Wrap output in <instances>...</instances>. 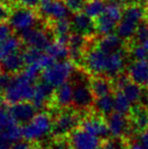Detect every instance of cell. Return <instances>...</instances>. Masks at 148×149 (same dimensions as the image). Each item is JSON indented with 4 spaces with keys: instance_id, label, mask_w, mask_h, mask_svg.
<instances>
[{
    "instance_id": "obj_27",
    "label": "cell",
    "mask_w": 148,
    "mask_h": 149,
    "mask_svg": "<svg viewBox=\"0 0 148 149\" xmlns=\"http://www.w3.org/2000/svg\"><path fill=\"white\" fill-rule=\"evenodd\" d=\"M106 8V0H87L83 11L94 19L101 13H104Z\"/></svg>"
},
{
    "instance_id": "obj_42",
    "label": "cell",
    "mask_w": 148,
    "mask_h": 149,
    "mask_svg": "<svg viewBox=\"0 0 148 149\" xmlns=\"http://www.w3.org/2000/svg\"><path fill=\"white\" fill-rule=\"evenodd\" d=\"M141 0H124L126 5H130V4H138Z\"/></svg>"
},
{
    "instance_id": "obj_43",
    "label": "cell",
    "mask_w": 148,
    "mask_h": 149,
    "mask_svg": "<svg viewBox=\"0 0 148 149\" xmlns=\"http://www.w3.org/2000/svg\"><path fill=\"white\" fill-rule=\"evenodd\" d=\"M33 149H48V148H44L43 146L39 145V144H38V145H34V144H33Z\"/></svg>"
},
{
    "instance_id": "obj_4",
    "label": "cell",
    "mask_w": 148,
    "mask_h": 149,
    "mask_svg": "<svg viewBox=\"0 0 148 149\" xmlns=\"http://www.w3.org/2000/svg\"><path fill=\"white\" fill-rule=\"evenodd\" d=\"M146 10L138 4H130L124 8L122 19L117 26V33L125 42H132L139 24L144 19Z\"/></svg>"
},
{
    "instance_id": "obj_10",
    "label": "cell",
    "mask_w": 148,
    "mask_h": 149,
    "mask_svg": "<svg viewBox=\"0 0 148 149\" xmlns=\"http://www.w3.org/2000/svg\"><path fill=\"white\" fill-rule=\"evenodd\" d=\"M79 127L83 128L87 132L101 138L104 141L111 137L107 118L104 117L103 115L97 114V112H94L93 114L89 113L85 116H82Z\"/></svg>"
},
{
    "instance_id": "obj_24",
    "label": "cell",
    "mask_w": 148,
    "mask_h": 149,
    "mask_svg": "<svg viewBox=\"0 0 148 149\" xmlns=\"http://www.w3.org/2000/svg\"><path fill=\"white\" fill-rule=\"evenodd\" d=\"M22 45H24V44L22 41L20 37L11 36L7 40H5L3 43L0 44V62L7 56L11 55L12 53L19 51Z\"/></svg>"
},
{
    "instance_id": "obj_26",
    "label": "cell",
    "mask_w": 148,
    "mask_h": 149,
    "mask_svg": "<svg viewBox=\"0 0 148 149\" xmlns=\"http://www.w3.org/2000/svg\"><path fill=\"white\" fill-rule=\"evenodd\" d=\"M46 53L51 55L56 60H66L70 57V52L68 45H65L60 42H52L50 46L46 50Z\"/></svg>"
},
{
    "instance_id": "obj_3",
    "label": "cell",
    "mask_w": 148,
    "mask_h": 149,
    "mask_svg": "<svg viewBox=\"0 0 148 149\" xmlns=\"http://www.w3.org/2000/svg\"><path fill=\"white\" fill-rule=\"evenodd\" d=\"M54 118L48 112H39L35 117L22 125V137L32 143H38L53 132Z\"/></svg>"
},
{
    "instance_id": "obj_11",
    "label": "cell",
    "mask_w": 148,
    "mask_h": 149,
    "mask_svg": "<svg viewBox=\"0 0 148 149\" xmlns=\"http://www.w3.org/2000/svg\"><path fill=\"white\" fill-rule=\"evenodd\" d=\"M73 149H101L104 140L92 135L81 127H77L68 135Z\"/></svg>"
},
{
    "instance_id": "obj_46",
    "label": "cell",
    "mask_w": 148,
    "mask_h": 149,
    "mask_svg": "<svg viewBox=\"0 0 148 149\" xmlns=\"http://www.w3.org/2000/svg\"></svg>"
},
{
    "instance_id": "obj_28",
    "label": "cell",
    "mask_w": 148,
    "mask_h": 149,
    "mask_svg": "<svg viewBox=\"0 0 148 149\" xmlns=\"http://www.w3.org/2000/svg\"><path fill=\"white\" fill-rule=\"evenodd\" d=\"M16 121L10 114L9 109L6 106V104H2L0 107V135L5 133Z\"/></svg>"
},
{
    "instance_id": "obj_15",
    "label": "cell",
    "mask_w": 148,
    "mask_h": 149,
    "mask_svg": "<svg viewBox=\"0 0 148 149\" xmlns=\"http://www.w3.org/2000/svg\"><path fill=\"white\" fill-rule=\"evenodd\" d=\"M54 91H55V87L41 79L40 81H37L36 85H35V91L32 102L36 106L38 110H42L46 107L49 108L51 104Z\"/></svg>"
},
{
    "instance_id": "obj_40",
    "label": "cell",
    "mask_w": 148,
    "mask_h": 149,
    "mask_svg": "<svg viewBox=\"0 0 148 149\" xmlns=\"http://www.w3.org/2000/svg\"><path fill=\"white\" fill-rule=\"evenodd\" d=\"M11 149H33V143L32 142H28L26 140L24 141H16L12 144Z\"/></svg>"
},
{
    "instance_id": "obj_32",
    "label": "cell",
    "mask_w": 148,
    "mask_h": 149,
    "mask_svg": "<svg viewBox=\"0 0 148 149\" xmlns=\"http://www.w3.org/2000/svg\"><path fill=\"white\" fill-rule=\"evenodd\" d=\"M12 33H13V29L11 28L9 22H6L5 20L0 22V44L11 37Z\"/></svg>"
},
{
    "instance_id": "obj_12",
    "label": "cell",
    "mask_w": 148,
    "mask_h": 149,
    "mask_svg": "<svg viewBox=\"0 0 148 149\" xmlns=\"http://www.w3.org/2000/svg\"><path fill=\"white\" fill-rule=\"evenodd\" d=\"M110 135L115 139H124L128 137L131 131L130 122L127 115H123L118 112H113L107 117Z\"/></svg>"
},
{
    "instance_id": "obj_13",
    "label": "cell",
    "mask_w": 148,
    "mask_h": 149,
    "mask_svg": "<svg viewBox=\"0 0 148 149\" xmlns=\"http://www.w3.org/2000/svg\"><path fill=\"white\" fill-rule=\"evenodd\" d=\"M71 106H73V85L71 81H67L55 88L49 109L59 111Z\"/></svg>"
},
{
    "instance_id": "obj_30",
    "label": "cell",
    "mask_w": 148,
    "mask_h": 149,
    "mask_svg": "<svg viewBox=\"0 0 148 149\" xmlns=\"http://www.w3.org/2000/svg\"><path fill=\"white\" fill-rule=\"evenodd\" d=\"M148 40V20L142 19L139 24L137 31L134 36L135 43H143Z\"/></svg>"
},
{
    "instance_id": "obj_36",
    "label": "cell",
    "mask_w": 148,
    "mask_h": 149,
    "mask_svg": "<svg viewBox=\"0 0 148 149\" xmlns=\"http://www.w3.org/2000/svg\"><path fill=\"white\" fill-rule=\"evenodd\" d=\"M125 143V147L126 149H143L142 145L138 142L137 139H133L130 137H126L123 139Z\"/></svg>"
},
{
    "instance_id": "obj_16",
    "label": "cell",
    "mask_w": 148,
    "mask_h": 149,
    "mask_svg": "<svg viewBox=\"0 0 148 149\" xmlns=\"http://www.w3.org/2000/svg\"><path fill=\"white\" fill-rule=\"evenodd\" d=\"M10 114L14 118L16 122L20 125H24L35 117L38 113V109L36 108L32 102H20L13 104H9L8 107Z\"/></svg>"
},
{
    "instance_id": "obj_31",
    "label": "cell",
    "mask_w": 148,
    "mask_h": 149,
    "mask_svg": "<svg viewBox=\"0 0 148 149\" xmlns=\"http://www.w3.org/2000/svg\"><path fill=\"white\" fill-rule=\"evenodd\" d=\"M48 149H73L67 137H54Z\"/></svg>"
},
{
    "instance_id": "obj_6",
    "label": "cell",
    "mask_w": 148,
    "mask_h": 149,
    "mask_svg": "<svg viewBox=\"0 0 148 149\" xmlns=\"http://www.w3.org/2000/svg\"><path fill=\"white\" fill-rule=\"evenodd\" d=\"M74 69V62L72 60L56 61L54 64L42 71L41 79L56 88L69 81Z\"/></svg>"
},
{
    "instance_id": "obj_41",
    "label": "cell",
    "mask_w": 148,
    "mask_h": 149,
    "mask_svg": "<svg viewBox=\"0 0 148 149\" xmlns=\"http://www.w3.org/2000/svg\"><path fill=\"white\" fill-rule=\"evenodd\" d=\"M12 144L9 140H7L5 137L0 135V149H11Z\"/></svg>"
},
{
    "instance_id": "obj_18",
    "label": "cell",
    "mask_w": 148,
    "mask_h": 149,
    "mask_svg": "<svg viewBox=\"0 0 148 149\" xmlns=\"http://www.w3.org/2000/svg\"><path fill=\"white\" fill-rule=\"evenodd\" d=\"M72 31L77 33H81L86 37L94 36L97 33L94 28L93 18L88 16L84 11L75 12L71 17Z\"/></svg>"
},
{
    "instance_id": "obj_34",
    "label": "cell",
    "mask_w": 148,
    "mask_h": 149,
    "mask_svg": "<svg viewBox=\"0 0 148 149\" xmlns=\"http://www.w3.org/2000/svg\"><path fill=\"white\" fill-rule=\"evenodd\" d=\"M63 1L66 3L68 8L71 10V12L75 13V12L82 11L87 0H63Z\"/></svg>"
},
{
    "instance_id": "obj_17",
    "label": "cell",
    "mask_w": 148,
    "mask_h": 149,
    "mask_svg": "<svg viewBox=\"0 0 148 149\" xmlns=\"http://www.w3.org/2000/svg\"><path fill=\"white\" fill-rule=\"evenodd\" d=\"M127 74L133 82L148 88V61L135 60L128 66Z\"/></svg>"
},
{
    "instance_id": "obj_2",
    "label": "cell",
    "mask_w": 148,
    "mask_h": 149,
    "mask_svg": "<svg viewBox=\"0 0 148 149\" xmlns=\"http://www.w3.org/2000/svg\"><path fill=\"white\" fill-rule=\"evenodd\" d=\"M36 82L31 80L22 72L12 75L9 84L2 92L4 102L13 104L20 102H32Z\"/></svg>"
},
{
    "instance_id": "obj_20",
    "label": "cell",
    "mask_w": 148,
    "mask_h": 149,
    "mask_svg": "<svg viewBox=\"0 0 148 149\" xmlns=\"http://www.w3.org/2000/svg\"><path fill=\"white\" fill-rule=\"evenodd\" d=\"M95 44L105 53L111 54L114 52L125 49V41L118 33H109V35L101 36L99 39L95 40Z\"/></svg>"
},
{
    "instance_id": "obj_7",
    "label": "cell",
    "mask_w": 148,
    "mask_h": 149,
    "mask_svg": "<svg viewBox=\"0 0 148 149\" xmlns=\"http://www.w3.org/2000/svg\"><path fill=\"white\" fill-rule=\"evenodd\" d=\"M40 16L34 8L26 7V6L17 5L12 8L10 15L8 17V22L13 29V31L22 33V31L36 26Z\"/></svg>"
},
{
    "instance_id": "obj_9",
    "label": "cell",
    "mask_w": 148,
    "mask_h": 149,
    "mask_svg": "<svg viewBox=\"0 0 148 149\" xmlns=\"http://www.w3.org/2000/svg\"><path fill=\"white\" fill-rule=\"evenodd\" d=\"M37 8L40 18L45 19V22L69 17L71 14L63 0H41Z\"/></svg>"
},
{
    "instance_id": "obj_22",
    "label": "cell",
    "mask_w": 148,
    "mask_h": 149,
    "mask_svg": "<svg viewBox=\"0 0 148 149\" xmlns=\"http://www.w3.org/2000/svg\"><path fill=\"white\" fill-rule=\"evenodd\" d=\"M93 22H94L95 31H97V35L101 36L109 35V33H114V31L116 30L119 24L118 22H116L112 17H110L105 12L101 13V15H99L97 17H95L93 19Z\"/></svg>"
},
{
    "instance_id": "obj_29",
    "label": "cell",
    "mask_w": 148,
    "mask_h": 149,
    "mask_svg": "<svg viewBox=\"0 0 148 149\" xmlns=\"http://www.w3.org/2000/svg\"><path fill=\"white\" fill-rule=\"evenodd\" d=\"M22 57H24V62H26V65H28L38 61V59H39L42 56V54H43V51L35 47H28V48H26V49H24V51H22Z\"/></svg>"
},
{
    "instance_id": "obj_37",
    "label": "cell",
    "mask_w": 148,
    "mask_h": 149,
    "mask_svg": "<svg viewBox=\"0 0 148 149\" xmlns=\"http://www.w3.org/2000/svg\"><path fill=\"white\" fill-rule=\"evenodd\" d=\"M11 9V6L8 4L0 3V22H4L5 19H8Z\"/></svg>"
},
{
    "instance_id": "obj_35",
    "label": "cell",
    "mask_w": 148,
    "mask_h": 149,
    "mask_svg": "<svg viewBox=\"0 0 148 149\" xmlns=\"http://www.w3.org/2000/svg\"><path fill=\"white\" fill-rule=\"evenodd\" d=\"M11 78H12V74H9V73L0 70V92L1 93L7 87V85L9 84Z\"/></svg>"
},
{
    "instance_id": "obj_33",
    "label": "cell",
    "mask_w": 148,
    "mask_h": 149,
    "mask_svg": "<svg viewBox=\"0 0 148 149\" xmlns=\"http://www.w3.org/2000/svg\"><path fill=\"white\" fill-rule=\"evenodd\" d=\"M101 149H126L123 139H107L104 141Z\"/></svg>"
},
{
    "instance_id": "obj_5",
    "label": "cell",
    "mask_w": 148,
    "mask_h": 149,
    "mask_svg": "<svg viewBox=\"0 0 148 149\" xmlns=\"http://www.w3.org/2000/svg\"><path fill=\"white\" fill-rule=\"evenodd\" d=\"M79 111L75 108H66L59 110L54 117L53 137H67L74 129L79 127L81 121Z\"/></svg>"
},
{
    "instance_id": "obj_38",
    "label": "cell",
    "mask_w": 148,
    "mask_h": 149,
    "mask_svg": "<svg viewBox=\"0 0 148 149\" xmlns=\"http://www.w3.org/2000/svg\"><path fill=\"white\" fill-rule=\"evenodd\" d=\"M17 5L20 6H26V7L30 8H36L39 5L41 0H14Z\"/></svg>"
},
{
    "instance_id": "obj_21",
    "label": "cell",
    "mask_w": 148,
    "mask_h": 149,
    "mask_svg": "<svg viewBox=\"0 0 148 149\" xmlns=\"http://www.w3.org/2000/svg\"><path fill=\"white\" fill-rule=\"evenodd\" d=\"M26 62L22 57V53L19 51L12 53L0 62V70L12 75L22 72Z\"/></svg>"
},
{
    "instance_id": "obj_19",
    "label": "cell",
    "mask_w": 148,
    "mask_h": 149,
    "mask_svg": "<svg viewBox=\"0 0 148 149\" xmlns=\"http://www.w3.org/2000/svg\"><path fill=\"white\" fill-rule=\"evenodd\" d=\"M90 86L95 98L108 95L115 91L113 79L105 75H90Z\"/></svg>"
},
{
    "instance_id": "obj_23",
    "label": "cell",
    "mask_w": 148,
    "mask_h": 149,
    "mask_svg": "<svg viewBox=\"0 0 148 149\" xmlns=\"http://www.w3.org/2000/svg\"><path fill=\"white\" fill-rule=\"evenodd\" d=\"M93 110H94V112H97V114L103 115L106 118H107L108 116H110L113 112H115L114 92L108 94V95L95 98L94 104H93Z\"/></svg>"
},
{
    "instance_id": "obj_39",
    "label": "cell",
    "mask_w": 148,
    "mask_h": 149,
    "mask_svg": "<svg viewBox=\"0 0 148 149\" xmlns=\"http://www.w3.org/2000/svg\"><path fill=\"white\" fill-rule=\"evenodd\" d=\"M137 138L139 143L142 145L143 149H148V130L144 132H141V133L137 134Z\"/></svg>"
},
{
    "instance_id": "obj_45",
    "label": "cell",
    "mask_w": 148,
    "mask_h": 149,
    "mask_svg": "<svg viewBox=\"0 0 148 149\" xmlns=\"http://www.w3.org/2000/svg\"><path fill=\"white\" fill-rule=\"evenodd\" d=\"M145 3H146V6L148 7V0H145Z\"/></svg>"
},
{
    "instance_id": "obj_14",
    "label": "cell",
    "mask_w": 148,
    "mask_h": 149,
    "mask_svg": "<svg viewBox=\"0 0 148 149\" xmlns=\"http://www.w3.org/2000/svg\"><path fill=\"white\" fill-rule=\"evenodd\" d=\"M130 122L131 131L139 134L148 130V107L142 104H136L133 106L128 115Z\"/></svg>"
},
{
    "instance_id": "obj_44",
    "label": "cell",
    "mask_w": 148,
    "mask_h": 149,
    "mask_svg": "<svg viewBox=\"0 0 148 149\" xmlns=\"http://www.w3.org/2000/svg\"><path fill=\"white\" fill-rule=\"evenodd\" d=\"M5 102H4V100H3V96H2V93L0 92V107L2 106V104H4Z\"/></svg>"
},
{
    "instance_id": "obj_8",
    "label": "cell",
    "mask_w": 148,
    "mask_h": 149,
    "mask_svg": "<svg viewBox=\"0 0 148 149\" xmlns=\"http://www.w3.org/2000/svg\"><path fill=\"white\" fill-rule=\"evenodd\" d=\"M22 41L28 47H35L42 51H46L47 48L52 43V37L55 40L54 33L49 24L46 22L45 26L42 28H34L22 31L19 35Z\"/></svg>"
},
{
    "instance_id": "obj_25",
    "label": "cell",
    "mask_w": 148,
    "mask_h": 149,
    "mask_svg": "<svg viewBox=\"0 0 148 149\" xmlns=\"http://www.w3.org/2000/svg\"><path fill=\"white\" fill-rule=\"evenodd\" d=\"M114 97H115V112L121 113V114L128 116L134 104L119 89H116L114 91Z\"/></svg>"
},
{
    "instance_id": "obj_1",
    "label": "cell",
    "mask_w": 148,
    "mask_h": 149,
    "mask_svg": "<svg viewBox=\"0 0 148 149\" xmlns=\"http://www.w3.org/2000/svg\"><path fill=\"white\" fill-rule=\"evenodd\" d=\"M86 73L84 69H74L70 78L73 85V107L79 112L90 110L95 100L90 86V74L86 76Z\"/></svg>"
}]
</instances>
